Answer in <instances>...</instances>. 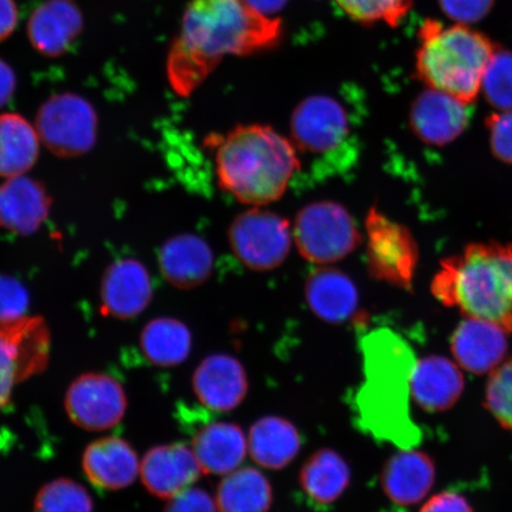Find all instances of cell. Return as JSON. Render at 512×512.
Masks as SVG:
<instances>
[{
    "mask_svg": "<svg viewBox=\"0 0 512 512\" xmlns=\"http://www.w3.org/2000/svg\"><path fill=\"white\" fill-rule=\"evenodd\" d=\"M351 118L341 102L330 95H312L296 107L291 119L292 143L298 153L332 158L350 143Z\"/></svg>",
    "mask_w": 512,
    "mask_h": 512,
    "instance_id": "8fae6325",
    "label": "cell"
},
{
    "mask_svg": "<svg viewBox=\"0 0 512 512\" xmlns=\"http://www.w3.org/2000/svg\"><path fill=\"white\" fill-rule=\"evenodd\" d=\"M432 293L466 317L489 320L512 332V246L471 243L441 261Z\"/></svg>",
    "mask_w": 512,
    "mask_h": 512,
    "instance_id": "277c9868",
    "label": "cell"
},
{
    "mask_svg": "<svg viewBox=\"0 0 512 512\" xmlns=\"http://www.w3.org/2000/svg\"><path fill=\"white\" fill-rule=\"evenodd\" d=\"M191 345L188 326L174 318L152 320L140 336V348L146 360L158 367L183 363L190 355Z\"/></svg>",
    "mask_w": 512,
    "mask_h": 512,
    "instance_id": "f546056e",
    "label": "cell"
},
{
    "mask_svg": "<svg viewBox=\"0 0 512 512\" xmlns=\"http://www.w3.org/2000/svg\"><path fill=\"white\" fill-rule=\"evenodd\" d=\"M482 92L498 111H512V51L496 49L483 76Z\"/></svg>",
    "mask_w": 512,
    "mask_h": 512,
    "instance_id": "d6a6232c",
    "label": "cell"
},
{
    "mask_svg": "<svg viewBox=\"0 0 512 512\" xmlns=\"http://www.w3.org/2000/svg\"><path fill=\"white\" fill-rule=\"evenodd\" d=\"M470 112L465 102L428 88L415 99L409 112V125L421 142L444 146L465 131Z\"/></svg>",
    "mask_w": 512,
    "mask_h": 512,
    "instance_id": "4fadbf2b",
    "label": "cell"
},
{
    "mask_svg": "<svg viewBox=\"0 0 512 512\" xmlns=\"http://www.w3.org/2000/svg\"><path fill=\"white\" fill-rule=\"evenodd\" d=\"M281 37L280 19L259 14L245 0H190L166 63L171 87L190 95L224 57L260 53Z\"/></svg>",
    "mask_w": 512,
    "mask_h": 512,
    "instance_id": "6da1fadb",
    "label": "cell"
},
{
    "mask_svg": "<svg viewBox=\"0 0 512 512\" xmlns=\"http://www.w3.org/2000/svg\"><path fill=\"white\" fill-rule=\"evenodd\" d=\"M29 293L18 280L0 275V324L15 322L27 315Z\"/></svg>",
    "mask_w": 512,
    "mask_h": 512,
    "instance_id": "e575fe53",
    "label": "cell"
},
{
    "mask_svg": "<svg viewBox=\"0 0 512 512\" xmlns=\"http://www.w3.org/2000/svg\"><path fill=\"white\" fill-rule=\"evenodd\" d=\"M83 29L75 0H48L34 11L28 23L31 46L47 57H59L73 46Z\"/></svg>",
    "mask_w": 512,
    "mask_h": 512,
    "instance_id": "ac0fdd59",
    "label": "cell"
},
{
    "mask_svg": "<svg viewBox=\"0 0 512 512\" xmlns=\"http://www.w3.org/2000/svg\"><path fill=\"white\" fill-rule=\"evenodd\" d=\"M152 294L145 266L137 260H120L108 268L102 281V312L118 319L137 317L149 306Z\"/></svg>",
    "mask_w": 512,
    "mask_h": 512,
    "instance_id": "e0dca14e",
    "label": "cell"
},
{
    "mask_svg": "<svg viewBox=\"0 0 512 512\" xmlns=\"http://www.w3.org/2000/svg\"><path fill=\"white\" fill-rule=\"evenodd\" d=\"M82 469L96 488L114 491L133 484L140 465L136 451L126 440L106 437L88 445L83 453Z\"/></svg>",
    "mask_w": 512,
    "mask_h": 512,
    "instance_id": "ffe728a7",
    "label": "cell"
},
{
    "mask_svg": "<svg viewBox=\"0 0 512 512\" xmlns=\"http://www.w3.org/2000/svg\"><path fill=\"white\" fill-rule=\"evenodd\" d=\"M17 24L18 8L14 0H0V42L14 34Z\"/></svg>",
    "mask_w": 512,
    "mask_h": 512,
    "instance_id": "ab89813d",
    "label": "cell"
},
{
    "mask_svg": "<svg viewBox=\"0 0 512 512\" xmlns=\"http://www.w3.org/2000/svg\"><path fill=\"white\" fill-rule=\"evenodd\" d=\"M192 388L204 407L215 412H229L241 405L248 393L245 368L235 357L210 355L192 376Z\"/></svg>",
    "mask_w": 512,
    "mask_h": 512,
    "instance_id": "9a60e30c",
    "label": "cell"
},
{
    "mask_svg": "<svg viewBox=\"0 0 512 512\" xmlns=\"http://www.w3.org/2000/svg\"><path fill=\"white\" fill-rule=\"evenodd\" d=\"M92 497L72 479L59 478L43 486L35 499L34 512H93Z\"/></svg>",
    "mask_w": 512,
    "mask_h": 512,
    "instance_id": "4dcf8cb0",
    "label": "cell"
},
{
    "mask_svg": "<svg viewBox=\"0 0 512 512\" xmlns=\"http://www.w3.org/2000/svg\"><path fill=\"white\" fill-rule=\"evenodd\" d=\"M435 480L433 460L426 453L403 448L384 464L381 488L390 501L414 505L431 491Z\"/></svg>",
    "mask_w": 512,
    "mask_h": 512,
    "instance_id": "7402d4cb",
    "label": "cell"
},
{
    "mask_svg": "<svg viewBox=\"0 0 512 512\" xmlns=\"http://www.w3.org/2000/svg\"><path fill=\"white\" fill-rule=\"evenodd\" d=\"M495 0H439L444 14L456 24L470 25L482 21Z\"/></svg>",
    "mask_w": 512,
    "mask_h": 512,
    "instance_id": "8d00e7d4",
    "label": "cell"
},
{
    "mask_svg": "<svg viewBox=\"0 0 512 512\" xmlns=\"http://www.w3.org/2000/svg\"><path fill=\"white\" fill-rule=\"evenodd\" d=\"M420 512H475L469 502L457 492L445 491L428 499Z\"/></svg>",
    "mask_w": 512,
    "mask_h": 512,
    "instance_id": "f35d334b",
    "label": "cell"
},
{
    "mask_svg": "<svg viewBox=\"0 0 512 512\" xmlns=\"http://www.w3.org/2000/svg\"><path fill=\"white\" fill-rule=\"evenodd\" d=\"M164 278L182 290L200 286L214 268V254L208 243L198 236L185 234L165 243L159 255Z\"/></svg>",
    "mask_w": 512,
    "mask_h": 512,
    "instance_id": "cb8c5ba5",
    "label": "cell"
},
{
    "mask_svg": "<svg viewBox=\"0 0 512 512\" xmlns=\"http://www.w3.org/2000/svg\"><path fill=\"white\" fill-rule=\"evenodd\" d=\"M492 153L504 163L512 164V111L491 114L486 119Z\"/></svg>",
    "mask_w": 512,
    "mask_h": 512,
    "instance_id": "d590c367",
    "label": "cell"
},
{
    "mask_svg": "<svg viewBox=\"0 0 512 512\" xmlns=\"http://www.w3.org/2000/svg\"><path fill=\"white\" fill-rule=\"evenodd\" d=\"M302 445L297 427L279 416H266L256 421L249 431L248 451L256 464L268 470L290 465Z\"/></svg>",
    "mask_w": 512,
    "mask_h": 512,
    "instance_id": "484cf974",
    "label": "cell"
},
{
    "mask_svg": "<svg viewBox=\"0 0 512 512\" xmlns=\"http://www.w3.org/2000/svg\"><path fill=\"white\" fill-rule=\"evenodd\" d=\"M465 382L456 362L428 356L416 362L411 379V396L427 412H443L456 405Z\"/></svg>",
    "mask_w": 512,
    "mask_h": 512,
    "instance_id": "44dd1931",
    "label": "cell"
},
{
    "mask_svg": "<svg viewBox=\"0 0 512 512\" xmlns=\"http://www.w3.org/2000/svg\"><path fill=\"white\" fill-rule=\"evenodd\" d=\"M293 236L300 255L316 265L347 258L363 241L354 217L342 204L331 201L311 203L300 210Z\"/></svg>",
    "mask_w": 512,
    "mask_h": 512,
    "instance_id": "8992f818",
    "label": "cell"
},
{
    "mask_svg": "<svg viewBox=\"0 0 512 512\" xmlns=\"http://www.w3.org/2000/svg\"><path fill=\"white\" fill-rule=\"evenodd\" d=\"M98 119L80 95H55L38 111L36 130L41 143L56 156L78 157L92 150Z\"/></svg>",
    "mask_w": 512,
    "mask_h": 512,
    "instance_id": "30bf717a",
    "label": "cell"
},
{
    "mask_svg": "<svg viewBox=\"0 0 512 512\" xmlns=\"http://www.w3.org/2000/svg\"><path fill=\"white\" fill-rule=\"evenodd\" d=\"M367 262L371 277L412 290L419 247L411 230L375 207L366 217Z\"/></svg>",
    "mask_w": 512,
    "mask_h": 512,
    "instance_id": "ba28073f",
    "label": "cell"
},
{
    "mask_svg": "<svg viewBox=\"0 0 512 512\" xmlns=\"http://www.w3.org/2000/svg\"><path fill=\"white\" fill-rule=\"evenodd\" d=\"M364 383L356 396L363 430L374 438L411 448L420 439L409 414L413 351L390 329H375L362 338Z\"/></svg>",
    "mask_w": 512,
    "mask_h": 512,
    "instance_id": "7a4b0ae2",
    "label": "cell"
},
{
    "mask_svg": "<svg viewBox=\"0 0 512 512\" xmlns=\"http://www.w3.org/2000/svg\"><path fill=\"white\" fill-rule=\"evenodd\" d=\"M305 299L311 311L330 324L347 322L360 303L354 281L331 267L318 268L310 274L305 284Z\"/></svg>",
    "mask_w": 512,
    "mask_h": 512,
    "instance_id": "603a6c76",
    "label": "cell"
},
{
    "mask_svg": "<svg viewBox=\"0 0 512 512\" xmlns=\"http://www.w3.org/2000/svg\"><path fill=\"white\" fill-rule=\"evenodd\" d=\"M216 501L207 491L189 488L170 499L164 512H217Z\"/></svg>",
    "mask_w": 512,
    "mask_h": 512,
    "instance_id": "74e56055",
    "label": "cell"
},
{
    "mask_svg": "<svg viewBox=\"0 0 512 512\" xmlns=\"http://www.w3.org/2000/svg\"><path fill=\"white\" fill-rule=\"evenodd\" d=\"M229 243L243 265L254 271H271L291 251L290 222L272 211L252 209L230 224Z\"/></svg>",
    "mask_w": 512,
    "mask_h": 512,
    "instance_id": "9c48e42d",
    "label": "cell"
},
{
    "mask_svg": "<svg viewBox=\"0 0 512 512\" xmlns=\"http://www.w3.org/2000/svg\"><path fill=\"white\" fill-rule=\"evenodd\" d=\"M41 139L22 115L0 114V177L23 176L35 165Z\"/></svg>",
    "mask_w": 512,
    "mask_h": 512,
    "instance_id": "83f0119b",
    "label": "cell"
},
{
    "mask_svg": "<svg viewBox=\"0 0 512 512\" xmlns=\"http://www.w3.org/2000/svg\"><path fill=\"white\" fill-rule=\"evenodd\" d=\"M203 471L194 451L178 443L151 448L140 465V476L151 495L171 499L197 482Z\"/></svg>",
    "mask_w": 512,
    "mask_h": 512,
    "instance_id": "5bb4252c",
    "label": "cell"
},
{
    "mask_svg": "<svg viewBox=\"0 0 512 512\" xmlns=\"http://www.w3.org/2000/svg\"><path fill=\"white\" fill-rule=\"evenodd\" d=\"M508 331L489 320L466 317L452 336L454 360L472 374L492 373L508 351Z\"/></svg>",
    "mask_w": 512,
    "mask_h": 512,
    "instance_id": "2e32d148",
    "label": "cell"
},
{
    "mask_svg": "<svg viewBox=\"0 0 512 512\" xmlns=\"http://www.w3.org/2000/svg\"><path fill=\"white\" fill-rule=\"evenodd\" d=\"M215 164L221 189L241 203L280 200L302 168L292 140L266 125H239L217 137Z\"/></svg>",
    "mask_w": 512,
    "mask_h": 512,
    "instance_id": "3957f363",
    "label": "cell"
},
{
    "mask_svg": "<svg viewBox=\"0 0 512 512\" xmlns=\"http://www.w3.org/2000/svg\"><path fill=\"white\" fill-rule=\"evenodd\" d=\"M351 471L343 457L330 448L313 453L299 473L305 496L317 505L336 503L349 488Z\"/></svg>",
    "mask_w": 512,
    "mask_h": 512,
    "instance_id": "4316f807",
    "label": "cell"
},
{
    "mask_svg": "<svg viewBox=\"0 0 512 512\" xmlns=\"http://www.w3.org/2000/svg\"><path fill=\"white\" fill-rule=\"evenodd\" d=\"M272 503L270 480L254 467L228 473L217 488L219 512H268Z\"/></svg>",
    "mask_w": 512,
    "mask_h": 512,
    "instance_id": "f1b7e54d",
    "label": "cell"
},
{
    "mask_svg": "<svg viewBox=\"0 0 512 512\" xmlns=\"http://www.w3.org/2000/svg\"><path fill=\"white\" fill-rule=\"evenodd\" d=\"M248 440L241 427L232 422H215L203 427L192 440L198 464L207 475H228L246 458Z\"/></svg>",
    "mask_w": 512,
    "mask_h": 512,
    "instance_id": "d4e9b609",
    "label": "cell"
},
{
    "mask_svg": "<svg viewBox=\"0 0 512 512\" xmlns=\"http://www.w3.org/2000/svg\"><path fill=\"white\" fill-rule=\"evenodd\" d=\"M16 89L14 70L3 59H0V108L8 104Z\"/></svg>",
    "mask_w": 512,
    "mask_h": 512,
    "instance_id": "60d3db41",
    "label": "cell"
},
{
    "mask_svg": "<svg viewBox=\"0 0 512 512\" xmlns=\"http://www.w3.org/2000/svg\"><path fill=\"white\" fill-rule=\"evenodd\" d=\"M485 405L499 424L512 433V360L503 362L490 374Z\"/></svg>",
    "mask_w": 512,
    "mask_h": 512,
    "instance_id": "836d02e7",
    "label": "cell"
},
{
    "mask_svg": "<svg viewBox=\"0 0 512 512\" xmlns=\"http://www.w3.org/2000/svg\"><path fill=\"white\" fill-rule=\"evenodd\" d=\"M64 405L74 425L86 431L101 432L123 420L127 398L123 386L113 377L87 373L70 384Z\"/></svg>",
    "mask_w": 512,
    "mask_h": 512,
    "instance_id": "7c38bea8",
    "label": "cell"
},
{
    "mask_svg": "<svg viewBox=\"0 0 512 512\" xmlns=\"http://www.w3.org/2000/svg\"><path fill=\"white\" fill-rule=\"evenodd\" d=\"M416 72L435 91L469 105L482 92L483 76L497 47L469 25L426 19L419 30Z\"/></svg>",
    "mask_w": 512,
    "mask_h": 512,
    "instance_id": "5b68a950",
    "label": "cell"
},
{
    "mask_svg": "<svg viewBox=\"0 0 512 512\" xmlns=\"http://www.w3.org/2000/svg\"><path fill=\"white\" fill-rule=\"evenodd\" d=\"M345 15L362 24L384 23L399 27L413 6V0H336Z\"/></svg>",
    "mask_w": 512,
    "mask_h": 512,
    "instance_id": "1f68e13d",
    "label": "cell"
},
{
    "mask_svg": "<svg viewBox=\"0 0 512 512\" xmlns=\"http://www.w3.org/2000/svg\"><path fill=\"white\" fill-rule=\"evenodd\" d=\"M50 345L47 323L40 317L0 324V412L19 383L47 369Z\"/></svg>",
    "mask_w": 512,
    "mask_h": 512,
    "instance_id": "52a82bcc",
    "label": "cell"
},
{
    "mask_svg": "<svg viewBox=\"0 0 512 512\" xmlns=\"http://www.w3.org/2000/svg\"><path fill=\"white\" fill-rule=\"evenodd\" d=\"M259 14L274 17L285 8L288 0H245Z\"/></svg>",
    "mask_w": 512,
    "mask_h": 512,
    "instance_id": "b9f144b4",
    "label": "cell"
},
{
    "mask_svg": "<svg viewBox=\"0 0 512 512\" xmlns=\"http://www.w3.org/2000/svg\"><path fill=\"white\" fill-rule=\"evenodd\" d=\"M51 201L46 189L23 176L0 184V228L21 235L35 233L48 219Z\"/></svg>",
    "mask_w": 512,
    "mask_h": 512,
    "instance_id": "d6986e66",
    "label": "cell"
}]
</instances>
